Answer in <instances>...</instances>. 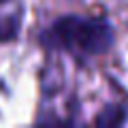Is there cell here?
Segmentation results:
<instances>
[{
	"label": "cell",
	"mask_w": 128,
	"mask_h": 128,
	"mask_svg": "<svg viewBox=\"0 0 128 128\" xmlns=\"http://www.w3.org/2000/svg\"><path fill=\"white\" fill-rule=\"evenodd\" d=\"M56 36L64 47L79 54H102L111 47V28L102 19L66 17L56 24Z\"/></svg>",
	"instance_id": "cell-1"
},
{
	"label": "cell",
	"mask_w": 128,
	"mask_h": 128,
	"mask_svg": "<svg viewBox=\"0 0 128 128\" xmlns=\"http://www.w3.org/2000/svg\"><path fill=\"white\" fill-rule=\"evenodd\" d=\"M2 2H6V0H0V4H2Z\"/></svg>",
	"instance_id": "cell-2"
}]
</instances>
